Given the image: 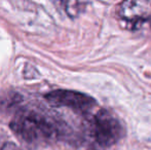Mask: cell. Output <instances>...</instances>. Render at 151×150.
Returning <instances> with one entry per match:
<instances>
[{"mask_svg":"<svg viewBox=\"0 0 151 150\" xmlns=\"http://www.w3.org/2000/svg\"><path fill=\"white\" fill-rule=\"evenodd\" d=\"M88 132L101 148H110L124 136L123 124L107 109H99L88 119Z\"/></svg>","mask_w":151,"mask_h":150,"instance_id":"6da1fadb","label":"cell"},{"mask_svg":"<svg viewBox=\"0 0 151 150\" xmlns=\"http://www.w3.org/2000/svg\"><path fill=\"white\" fill-rule=\"evenodd\" d=\"M12 130L24 141L33 143L57 134L54 124L41 115L34 112L20 113L10 122Z\"/></svg>","mask_w":151,"mask_h":150,"instance_id":"7a4b0ae2","label":"cell"},{"mask_svg":"<svg viewBox=\"0 0 151 150\" xmlns=\"http://www.w3.org/2000/svg\"><path fill=\"white\" fill-rule=\"evenodd\" d=\"M45 100L52 106L67 107L82 114H88L97 106V102L93 98L75 90H52L45 95Z\"/></svg>","mask_w":151,"mask_h":150,"instance_id":"3957f363","label":"cell"},{"mask_svg":"<svg viewBox=\"0 0 151 150\" xmlns=\"http://www.w3.org/2000/svg\"><path fill=\"white\" fill-rule=\"evenodd\" d=\"M117 17L129 30H138L151 20V1L129 0L117 7Z\"/></svg>","mask_w":151,"mask_h":150,"instance_id":"277c9868","label":"cell"},{"mask_svg":"<svg viewBox=\"0 0 151 150\" xmlns=\"http://www.w3.org/2000/svg\"><path fill=\"white\" fill-rule=\"evenodd\" d=\"M64 4H65L66 12H67L71 18H74V17H76L80 12V9H81L80 6L83 3L77 2V1H69V2H65Z\"/></svg>","mask_w":151,"mask_h":150,"instance_id":"5b68a950","label":"cell"},{"mask_svg":"<svg viewBox=\"0 0 151 150\" xmlns=\"http://www.w3.org/2000/svg\"><path fill=\"white\" fill-rule=\"evenodd\" d=\"M1 150H20V149H19V147L17 146L14 143L6 142L5 144L1 147Z\"/></svg>","mask_w":151,"mask_h":150,"instance_id":"8992f818","label":"cell"}]
</instances>
